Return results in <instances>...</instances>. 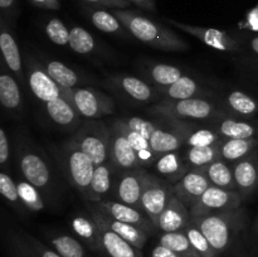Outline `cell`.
Segmentation results:
<instances>
[{
    "label": "cell",
    "mask_w": 258,
    "mask_h": 257,
    "mask_svg": "<svg viewBox=\"0 0 258 257\" xmlns=\"http://www.w3.org/2000/svg\"><path fill=\"white\" fill-rule=\"evenodd\" d=\"M15 158L23 179L37 186L45 198H52L55 179L50 160L32 136L20 130L15 138Z\"/></svg>",
    "instance_id": "1"
},
{
    "label": "cell",
    "mask_w": 258,
    "mask_h": 257,
    "mask_svg": "<svg viewBox=\"0 0 258 257\" xmlns=\"http://www.w3.org/2000/svg\"><path fill=\"white\" fill-rule=\"evenodd\" d=\"M112 13L121 20L130 34L144 44L166 52L188 50V43L184 42L170 28L130 9H113Z\"/></svg>",
    "instance_id": "2"
},
{
    "label": "cell",
    "mask_w": 258,
    "mask_h": 257,
    "mask_svg": "<svg viewBox=\"0 0 258 257\" xmlns=\"http://www.w3.org/2000/svg\"><path fill=\"white\" fill-rule=\"evenodd\" d=\"M148 113L158 118L184 121L214 122L228 113L222 108L219 98L197 97L176 101H160L148 108Z\"/></svg>",
    "instance_id": "3"
},
{
    "label": "cell",
    "mask_w": 258,
    "mask_h": 257,
    "mask_svg": "<svg viewBox=\"0 0 258 257\" xmlns=\"http://www.w3.org/2000/svg\"><path fill=\"white\" fill-rule=\"evenodd\" d=\"M190 218L208 238L218 256H221L234 243L237 234L243 227L244 212L239 207L236 209L216 212L206 216H190Z\"/></svg>",
    "instance_id": "4"
},
{
    "label": "cell",
    "mask_w": 258,
    "mask_h": 257,
    "mask_svg": "<svg viewBox=\"0 0 258 257\" xmlns=\"http://www.w3.org/2000/svg\"><path fill=\"white\" fill-rule=\"evenodd\" d=\"M55 159L68 183L86 201L96 165L72 140H68L55 151Z\"/></svg>",
    "instance_id": "5"
},
{
    "label": "cell",
    "mask_w": 258,
    "mask_h": 257,
    "mask_svg": "<svg viewBox=\"0 0 258 257\" xmlns=\"http://www.w3.org/2000/svg\"><path fill=\"white\" fill-rule=\"evenodd\" d=\"M71 140L90 156L96 166L110 161L111 127L98 120H85L71 136Z\"/></svg>",
    "instance_id": "6"
},
{
    "label": "cell",
    "mask_w": 258,
    "mask_h": 257,
    "mask_svg": "<svg viewBox=\"0 0 258 257\" xmlns=\"http://www.w3.org/2000/svg\"><path fill=\"white\" fill-rule=\"evenodd\" d=\"M62 96L72 103L81 117L86 120H97L115 112L112 98L97 88H62Z\"/></svg>",
    "instance_id": "7"
},
{
    "label": "cell",
    "mask_w": 258,
    "mask_h": 257,
    "mask_svg": "<svg viewBox=\"0 0 258 257\" xmlns=\"http://www.w3.org/2000/svg\"><path fill=\"white\" fill-rule=\"evenodd\" d=\"M193 125L194 123L184 122V121L158 118L155 128L149 138L156 159L164 154L180 150L183 146H185L186 136Z\"/></svg>",
    "instance_id": "8"
},
{
    "label": "cell",
    "mask_w": 258,
    "mask_h": 257,
    "mask_svg": "<svg viewBox=\"0 0 258 257\" xmlns=\"http://www.w3.org/2000/svg\"><path fill=\"white\" fill-rule=\"evenodd\" d=\"M24 70L28 87L38 101L47 103L62 96V88L50 77L39 57L27 52L24 57Z\"/></svg>",
    "instance_id": "9"
},
{
    "label": "cell",
    "mask_w": 258,
    "mask_h": 257,
    "mask_svg": "<svg viewBox=\"0 0 258 257\" xmlns=\"http://www.w3.org/2000/svg\"><path fill=\"white\" fill-rule=\"evenodd\" d=\"M174 194V184L155 174H148L141 196V209L154 222V224Z\"/></svg>",
    "instance_id": "10"
},
{
    "label": "cell",
    "mask_w": 258,
    "mask_h": 257,
    "mask_svg": "<svg viewBox=\"0 0 258 257\" xmlns=\"http://www.w3.org/2000/svg\"><path fill=\"white\" fill-rule=\"evenodd\" d=\"M107 83L116 93L138 103H150L163 100L155 86L130 75L108 76Z\"/></svg>",
    "instance_id": "11"
},
{
    "label": "cell",
    "mask_w": 258,
    "mask_h": 257,
    "mask_svg": "<svg viewBox=\"0 0 258 257\" xmlns=\"http://www.w3.org/2000/svg\"><path fill=\"white\" fill-rule=\"evenodd\" d=\"M242 201H243V197L237 190H227L219 186L211 185L190 209V216H206V214L216 213V212L239 208Z\"/></svg>",
    "instance_id": "12"
},
{
    "label": "cell",
    "mask_w": 258,
    "mask_h": 257,
    "mask_svg": "<svg viewBox=\"0 0 258 257\" xmlns=\"http://www.w3.org/2000/svg\"><path fill=\"white\" fill-rule=\"evenodd\" d=\"M87 206L93 207L97 211L102 212V213L107 214V216L112 217L117 221L139 227L144 232H146L149 236L158 231L154 222L144 213V211L135 208V207L127 206L125 203H121V202L115 201V199L107 198L97 202V203H87Z\"/></svg>",
    "instance_id": "13"
},
{
    "label": "cell",
    "mask_w": 258,
    "mask_h": 257,
    "mask_svg": "<svg viewBox=\"0 0 258 257\" xmlns=\"http://www.w3.org/2000/svg\"><path fill=\"white\" fill-rule=\"evenodd\" d=\"M148 174L145 168H136L118 174L111 199L141 209V196Z\"/></svg>",
    "instance_id": "14"
},
{
    "label": "cell",
    "mask_w": 258,
    "mask_h": 257,
    "mask_svg": "<svg viewBox=\"0 0 258 257\" xmlns=\"http://www.w3.org/2000/svg\"><path fill=\"white\" fill-rule=\"evenodd\" d=\"M164 20L168 22L169 24L174 25L175 28L181 29L183 32L198 38L201 42H203L204 44L213 48V49L222 50V52H238L241 49V44H239L238 40L224 30L185 24V23L176 22L170 18H164Z\"/></svg>",
    "instance_id": "15"
},
{
    "label": "cell",
    "mask_w": 258,
    "mask_h": 257,
    "mask_svg": "<svg viewBox=\"0 0 258 257\" xmlns=\"http://www.w3.org/2000/svg\"><path fill=\"white\" fill-rule=\"evenodd\" d=\"M0 49H2L3 54L2 62L9 70V72L17 78L18 82L22 86H25L27 77H25L24 60L20 54L19 45L13 34L12 27L3 18L0 20Z\"/></svg>",
    "instance_id": "16"
},
{
    "label": "cell",
    "mask_w": 258,
    "mask_h": 257,
    "mask_svg": "<svg viewBox=\"0 0 258 257\" xmlns=\"http://www.w3.org/2000/svg\"><path fill=\"white\" fill-rule=\"evenodd\" d=\"M111 127V149L110 161L120 173L143 168L139 161L138 154L131 145L128 139L116 123L112 122Z\"/></svg>",
    "instance_id": "17"
},
{
    "label": "cell",
    "mask_w": 258,
    "mask_h": 257,
    "mask_svg": "<svg viewBox=\"0 0 258 257\" xmlns=\"http://www.w3.org/2000/svg\"><path fill=\"white\" fill-rule=\"evenodd\" d=\"M211 185L212 183L207 175L206 168L191 169L181 180L174 184V193L190 211Z\"/></svg>",
    "instance_id": "18"
},
{
    "label": "cell",
    "mask_w": 258,
    "mask_h": 257,
    "mask_svg": "<svg viewBox=\"0 0 258 257\" xmlns=\"http://www.w3.org/2000/svg\"><path fill=\"white\" fill-rule=\"evenodd\" d=\"M237 191L248 198L258 189V148L246 158L232 164Z\"/></svg>",
    "instance_id": "19"
},
{
    "label": "cell",
    "mask_w": 258,
    "mask_h": 257,
    "mask_svg": "<svg viewBox=\"0 0 258 257\" xmlns=\"http://www.w3.org/2000/svg\"><path fill=\"white\" fill-rule=\"evenodd\" d=\"M87 207H88V212H90L92 218L96 221V223L102 224V226H105L106 228L111 229V231L115 232L116 234H118L121 238H123L125 241H127L128 243L135 246L136 248L141 249L144 246H145V243L148 242L149 234L146 233V232H144L143 229H140L139 227L133 226V224L117 221V219L112 218V217L97 211V209L93 208V207L91 206H87Z\"/></svg>",
    "instance_id": "20"
},
{
    "label": "cell",
    "mask_w": 258,
    "mask_h": 257,
    "mask_svg": "<svg viewBox=\"0 0 258 257\" xmlns=\"http://www.w3.org/2000/svg\"><path fill=\"white\" fill-rule=\"evenodd\" d=\"M160 92L161 101L186 100L197 97H212L213 93L197 78L185 75L168 87H156Z\"/></svg>",
    "instance_id": "21"
},
{
    "label": "cell",
    "mask_w": 258,
    "mask_h": 257,
    "mask_svg": "<svg viewBox=\"0 0 258 257\" xmlns=\"http://www.w3.org/2000/svg\"><path fill=\"white\" fill-rule=\"evenodd\" d=\"M116 174H120V171L112 165L111 161L96 166L86 202L97 203L103 199H107L108 194L113 191L115 188L116 179H117V176H115Z\"/></svg>",
    "instance_id": "22"
},
{
    "label": "cell",
    "mask_w": 258,
    "mask_h": 257,
    "mask_svg": "<svg viewBox=\"0 0 258 257\" xmlns=\"http://www.w3.org/2000/svg\"><path fill=\"white\" fill-rule=\"evenodd\" d=\"M219 102L224 112L234 117L248 120L258 113V98L243 90L229 91Z\"/></svg>",
    "instance_id": "23"
},
{
    "label": "cell",
    "mask_w": 258,
    "mask_h": 257,
    "mask_svg": "<svg viewBox=\"0 0 258 257\" xmlns=\"http://www.w3.org/2000/svg\"><path fill=\"white\" fill-rule=\"evenodd\" d=\"M189 221H190V211L174 194L168 206L159 216L155 226L156 229L160 232H178L183 231Z\"/></svg>",
    "instance_id": "24"
},
{
    "label": "cell",
    "mask_w": 258,
    "mask_h": 257,
    "mask_svg": "<svg viewBox=\"0 0 258 257\" xmlns=\"http://www.w3.org/2000/svg\"><path fill=\"white\" fill-rule=\"evenodd\" d=\"M44 111L48 118L60 128L75 131L81 125V115L63 96L44 103Z\"/></svg>",
    "instance_id": "25"
},
{
    "label": "cell",
    "mask_w": 258,
    "mask_h": 257,
    "mask_svg": "<svg viewBox=\"0 0 258 257\" xmlns=\"http://www.w3.org/2000/svg\"><path fill=\"white\" fill-rule=\"evenodd\" d=\"M223 140L226 139H253L257 138V125L252 121L226 115L224 117L209 123Z\"/></svg>",
    "instance_id": "26"
},
{
    "label": "cell",
    "mask_w": 258,
    "mask_h": 257,
    "mask_svg": "<svg viewBox=\"0 0 258 257\" xmlns=\"http://www.w3.org/2000/svg\"><path fill=\"white\" fill-rule=\"evenodd\" d=\"M0 102L10 113L20 115L23 112V96L19 82L3 62L0 71Z\"/></svg>",
    "instance_id": "27"
},
{
    "label": "cell",
    "mask_w": 258,
    "mask_h": 257,
    "mask_svg": "<svg viewBox=\"0 0 258 257\" xmlns=\"http://www.w3.org/2000/svg\"><path fill=\"white\" fill-rule=\"evenodd\" d=\"M154 165H155V170L158 171L159 175L165 180L170 181L171 184L178 183L188 171L191 170L185 155L180 150L171 151V153L159 156Z\"/></svg>",
    "instance_id": "28"
},
{
    "label": "cell",
    "mask_w": 258,
    "mask_h": 257,
    "mask_svg": "<svg viewBox=\"0 0 258 257\" xmlns=\"http://www.w3.org/2000/svg\"><path fill=\"white\" fill-rule=\"evenodd\" d=\"M70 227L73 233L90 249L101 252V232L91 214L77 213L70 219Z\"/></svg>",
    "instance_id": "29"
},
{
    "label": "cell",
    "mask_w": 258,
    "mask_h": 257,
    "mask_svg": "<svg viewBox=\"0 0 258 257\" xmlns=\"http://www.w3.org/2000/svg\"><path fill=\"white\" fill-rule=\"evenodd\" d=\"M98 227L101 232V253L105 257H144L141 249L121 238L115 232L102 224H98Z\"/></svg>",
    "instance_id": "30"
},
{
    "label": "cell",
    "mask_w": 258,
    "mask_h": 257,
    "mask_svg": "<svg viewBox=\"0 0 258 257\" xmlns=\"http://www.w3.org/2000/svg\"><path fill=\"white\" fill-rule=\"evenodd\" d=\"M145 77L155 87H168L185 76L183 68L166 63H148L144 68Z\"/></svg>",
    "instance_id": "31"
},
{
    "label": "cell",
    "mask_w": 258,
    "mask_h": 257,
    "mask_svg": "<svg viewBox=\"0 0 258 257\" xmlns=\"http://www.w3.org/2000/svg\"><path fill=\"white\" fill-rule=\"evenodd\" d=\"M258 148V139H226L219 144V159L229 164L237 163Z\"/></svg>",
    "instance_id": "32"
},
{
    "label": "cell",
    "mask_w": 258,
    "mask_h": 257,
    "mask_svg": "<svg viewBox=\"0 0 258 257\" xmlns=\"http://www.w3.org/2000/svg\"><path fill=\"white\" fill-rule=\"evenodd\" d=\"M113 123H116V125L122 130V133L125 134L126 138L128 139L131 145L134 146L136 154H138L140 165L143 166V168L153 165V164L156 161V155L153 151V149H151L150 141H149L145 136L139 134L138 131L133 130V128L128 127L127 125H125L120 118H116V120L113 121Z\"/></svg>",
    "instance_id": "33"
},
{
    "label": "cell",
    "mask_w": 258,
    "mask_h": 257,
    "mask_svg": "<svg viewBox=\"0 0 258 257\" xmlns=\"http://www.w3.org/2000/svg\"><path fill=\"white\" fill-rule=\"evenodd\" d=\"M40 62L44 65L45 70L49 73L50 77L60 88H75L80 83L83 82L82 78L77 75V72L71 67L66 66L64 63L55 59H49L48 57H39Z\"/></svg>",
    "instance_id": "34"
},
{
    "label": "cell",
    "mask_w": 258,
    "mask_h": 257,
    "mask_svg": "<svg viewBox=\"0 0 258 257\" xmlns=\"http://www.w3.org/2000/svg\"><path fill=\"white\" fill-rule=\"evenodd\" d=\"M87 14L91 23L101 32L118 35V37L122 38H127L130 34V32L126 29L125 25L121 23V20L113 13L106 12L102 9H88Z\"/></svg>",
    "instance_id": "35"
},
{
    "label": "cell",
    "mask_w": 258,
    "mask_h": 257,
    "mask_svg": "<svg viewBox=\"0 0 258 257\" xmlns=\"http://www.w3.org/2000/svg\"><path fill=\"white\" fill-rule=\"evenodd\" d=\"M206 173L212 185L219 186V188L227 189V190H237L232 164L227 163L222 159H217L216 161L206 166Z\"/></svg>",
    "instance_id": "36"
},
{
    "label": "cell",
    "mask_w": 258,
    "mask_h": 257,
    "mask_svg": "<svg viewBox=\"0 0 258 257\" xmlns=\"http://www.w3.org/2000/svg\"><path fill=\"white\" fill-rule=\"evenodd\" d=\"M158 243L168 247L181 257H201L194 249L184 231L178 232H161L158 237Z\"/></svg>",
    "instance_id": "37"
},
{
    "label": "cell",
    "mask_w": 258,
    "mask_h": 257,
    "mask_svg": "<svg viewBox=\"0 0 258 257\" xmlns=\"http://www.w3.org/2000/svg\"><path fill=\"white\" fill-rule=\"evenodd\" d=\"M48 241L62 257H86L83 244L76 237L66 233H52Z\"/></svg>",
    "instance_id": "38"
},
{
    "label": "cell",
    "mask_w": 258,
    "mask_h": 257,
    "mask_svg": "<svg viewBox=\"0 0 258 257\" xmlns=\"http://www.w3.org/2000/svg\"><path fill=\"white\" fill-rule=\"evenodd\" d=\"M68 45H70L73 52L82 55L95 54V53L100 52V48H98L95 37L88 30H86L85 28L78 27V25L71 29Z\"/></svg>",
    "instance_id": "39"
},
{
    "label": "cell",
    "mask_w": 258,
    "mask_h": 257,
    "mask_svg": "<svg viewBox=\"0 0 258 257\" xmlns=\"http://www.w3.org/2000/svg\"><path fill=\"white\" fill-rule=\"evenodd\" d=\"M18 191H19L20 199L27 208L28 212L37 213L45 209V197L35 185L30 184L25 179L17 181Z\"/></svg>",
    "instance_id": "40"
},
{
    "label": "cell",
    "mask_w": 258,
    "mask_h": 257,
    "mask_svg": "<svg viewBox=\"0 0 258 257\" xmlns=\"http://www.w3.org/2000/svg\"><path fill=\"white\" fill-rule=\"evenodd\" d=\"M223 139L218 135L211 125H193L185 140L186 148H204V146L218 145Z\"/></svg>",
    "instance_id": "41"
},
{
    "label": "cell",
    "mask_w": 258,
    "mask_h": 257,
    "mask_svg": "<svg viewBox=\"0 0 258 257\" xmlns=\"http://www.w3.org/2000/svg\"><path fill=\"white\" fill-rule=\"evenodd\" d=\"M219 144L214 146H204V148H186L184 155L189 166L191 169L206 168L219 159Z\"/></svg>",
    "instance_id": "42"
},
{
    "label": "cell",
    "mask_w": 258,
    "mask_h": 257,
    "mask_svg": "<svg viewBox=\"0 0 258 257\" xmlns=\"http://www.w3.org/2000/svg\"><path fill=\"white\" fill-rule=\"evenodd\" d=\"M183 231L185 232V234L188 236L189 241H190L191 246H193L194 249L198 252L199 256L201 257H218V253H217L216 249L212 247L211 242H209L208 238L204 236L203 232L198 228V226H197V224L191 221V218Z\"/></svg>",
    "instance_id": "43"
},
{
    "label": "cell",
    "mask_w": 258,
    "mask_h": 257,
    "mask_svg": "<svg viewBox=\"0 0 258 257\" xmlns=\"http://www.w3.org/2000/svg\"><path fill=\"white\" fill-rule=\"evenodd\" d=\"M0 193L2 196L7 199L8 203L20 214L27 213V208L23 204L22 199H20L19 191H18L17 183L14 181V179L12 178L8 171L3 170L0 173Z\"/></svg>",
    "instance_id": "44"
},
{
    "label": "cell",
    "mask_w": 258,
    "mask_h": 257,
    "mask_svg": "<svg viewBox=\"0 0 258 257\" xmlns=\"http://www.w3.org/2000/svg\"><path fill=\"white\" fill-rule=\"evenodd\" d=\"M45 35L50 42L57 45H67L70 43L71 30L66 27L64 23L58 18H50L44 27Z\"/></svg>",
    "instance_id": "45"
},
{
    "label": "cell",
    "mask_w": 258,
    "mask_h": 257,
    "mask_svg": "<svg viewBox=\"0 0 258 257\" xmlns=\"http://www.w3.org/2000/svg\"><path fill=\"white\" fill-rule=\"evenodd\" d=\"M19 234L23 238V241L25 242V244L28 246V248L30 249V252H32L35 257H62L55 249H50L49 247H47L45 244H43L42 242L38 241V239L35 238V237H33L32 234L23 231H19Z\"/></svg>",
    "instance_id": "46"
},
{
    "label": "cell",
    "mask_w": 258,
    "mask_h": 257,
    "mask_svg": "<svg viewBox=\"0 0 258 257\" xmlns=\"http://www.w3.org/2000/svg\"><path fill=\"white\" fill-rule=\"evenodd\" d=\"M120 120L122 121L125 125H127L128 127L138 131V133L141 134L143 136H145L148 140L156 126V120H146V118L140 117V116H127V117H121Z\"/></svg>",
    "instance_id": "47"
},
{
    "label": "cell",
    "mask_w": 258,
    "mask_h": 257,
    "mask_svg": "<svg viewBox=\"0 0 258 257\" xmlns=\"http://www.w3.org/2000/svg\"><path fill=\"white\" fill-rule=\"evenodd\" d=\"M8 242H9L10 249H12L14 257H35L30 252V249L28 248L25 242L23 241L19 232L9 231V233H8Z\"/></svg>",
    "instance_id": "48"
},
{
    "label": "cell",
    "mask_w": 258,
    "mask_h": 257,
    "mask_svg": "<svg viewBox=\"0 0 258 257\" xmlns=\"http://www.w3.org/2000/svg\"><path fill=\"white\" fill-rule=\"evenodd\" d=\"M10 160V143L4 127L0 128V165L3 170H8V163Z\"/></svg>",
    "instance_id": "49"
},
{
    "label": "cell",
    "mask_w": 258,
    "mask_h": 257,
    "mask_svg": "<svg viewBox=\"0 0 258 257\" xmlns=\"http://www.w3.org/2000/svg\"><path fill=\"white\" fill-rule=\"evenodd\" d=\"M0 10L3 19L12 24L18 15L17 0H0Z\"/></svg>",
    "instance_id": "50"
},
{
    "label": "cell",
    "mask_w": 258,
    "mask_h": 257,
    "mask_svg": "<svg viewBox=\"0 0 258 257\" xmlns=\"http://www.w3.org/2000/svg\"><path fill=\"white\" fill-rule=\"evenodd\" d=\"M82 2L96 7L111 8V9H127L130 7L128 0H82Z\"/></svg>",
    "instance_id": "51"
},
{
    "label": "cell",
    "mask_w": 258,
    "mask_h": 257,
    "mask_svg": "<svg viewBox=\"0 0 258 257\" xmlns=\"http://www.w3.org/2000/svg\"><path fill=\"white\" fill-rule=\"evenodd\" d=\"M150 257H181L180 254L175 253L174 251H171L168 247L163 246V244L158 243L151 251Z\"/></svg>",
    "instance_id": "52"
},
{
    "label": "cell",
    "mask_w": 258,
    "mask_h": 257,
    "mask_svg": "<svg viewBox=\"0 0 258 257\" xmlns=\"http://www.w3.org/2000/svg\"><path fill=\"white\" fill-rule=\"evenodd\" d=\"M34 7L45 10H58L60 8L59 0H29Z\"/></svg>",
    "instance_id": "53"
},
{
    "label": "cell",
    "mask_w": 258,
    "mask_h": 257,
    "mask_svg": "<svg viewBox=\"0 0 258 257\" xmlns=\"http://www.w3.org/2000/svg\"><path fill=\"white\" fill-rule=\"evenodd\" d=\"M128 2L135 4L140 9L148 10V12H155L156 10L155 0H128Z\"/></svg>",
    "instance_id": "54"
},
{
    "label": "cell",
    "mask_w": 258,
    "mask_h": 257,
    "mask_svg": "<svg viewBox=\"0 0 258 257\" xmlns=\"http://www.w3.org/2000/svg\"><path fill=\"white\" fill-rule=\"evenodd\" d=\"M248 45H249V49L256 54V57H258V35H254V37L249 38Z\"/></svg>",
    "instance_id": "55"
},
{
    "label": "cell",
    "mask_w": 258,
    "mask_h": 257,
    "mask_svg": "<svg viewBox=\"0 0 258 257\" xmlns=\"http://www.w3.org/2000/svg\"><path fill=\"white\" fill-rule=\"evenodd\" d=\"M256 232H257V234H258V219H257V223H256Z\"/></svg>",
    "instance_id": "56"
},
{
    "label": "cell",
    "mask_w": 258,
    "mask_h": 257,
    "mask_svg": "<svg viewBox=\"0 0 258 257\" xmlns=\"http://www.w3.org/2000/svg\"><path fill=\"white\" fill-rule=\"evenodd\" d=\"M256 125H257V139H258V121L256 122Z\"/></svg>",
    "instance_id": "57"
}]
</instances>
